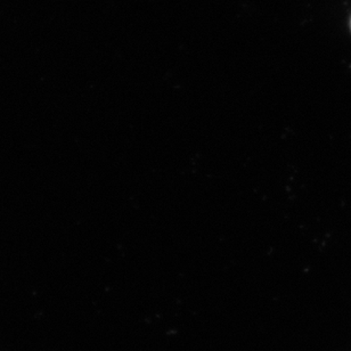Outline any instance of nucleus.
<instances>
[{
    "label": "nucleus",
    "instance_id": "nucleus-1",
    "mask_svg": "<svg viewBox=\"0 0 351 351\" xmlns=\"http://www.w3.org/2000/svg\"><path fill=\"white\" fill-rule=\"evenodd\" d=\"M350 30H351V19H350Z\"/></svg>",
    "mask_w": 351,
    "mask_h": 351
}]
</instances>
